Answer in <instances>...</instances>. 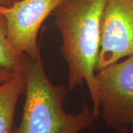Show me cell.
I'll list each match as a JSON object with an SVG mask.
<instances>
[{
    "instance_id": "6da1fadb",
    "label": "cell",
    "mask_w": 133,
    "mask_h": 133,
    "mask_svg": "<svg viewBox=\"0 0 133 133\" xmlns=\"http://www.w3.org/2000/svg\"><path fill=\"white\" fill-rule=\"evenodd\" d=\"M107 0H64L52 12L62 38L61 52L68 66L70 90L85 81L95 117L100 109L95 66L100 50L101 20Z\"/></svg>"
},
{
    "instance_id": "7a4b0ae2",
    "label": "cell",
    "mask_w": 133,
    "mask_h": 133,
    "mask_svg": "<svg viewBox=\"0 0 133 133\" xmlns=\"http://www.w3.org/2000/svg\"><path fill=\"white\" fill-rule=\"evenodd\" d=\"M24 75L25 100L16 133H78L97 119L86 104L78 114L65 112V87L54 85L50 81L41 55L30 59Z\"/></svg>"
},
{
    "instance_id": "3957f363",
    "label": "cell",
    "mask_w": 133,
    "mask_h": 133,
    "mask_svg": "<svg viewBox=\"0 0 133 133\" xmlns=\"http://www.w3.org/2000/svg\"><path fill=\"white\" fill-rule=\"evenodd\" d=\"M99 116L117 131L133 126V55L95 74Z\"/></svg>"
},
{
    "instance_id": "277c9868",
    "label": "cell",
    "mask_w": 133,
    "mask_h": 133,
    "mask_svg": "<svg viewBox=\"0 0 133 133\" xmlns=\"http://www.w3.org/2000/svg\"><path fill=\"white\" fill-rule=\"evenodd\" d=\"M133 55V0H107L95 72Z\"/></svg>"
},
{
    "instance_id": "5b68a950",
    "label": "cell",
    "mask_w": 133,
    "mask_h": 133,
    "mask_svg": "<svg viewBox=\"0 0 133 133\" xmlns=\"http://www.w3.org/2000/svg\"><path fill=\"white\" fill-rule=\"evenodd\" d=\"M64 0H18L0 6L8 24V36L15 50L36 58L41 55L37 36L43 22Z\"/></svg>"
},
{
    "instance_id": "8992f818",
    "label": "cell",
    "mask_w": 133,
    "mask_h": 133,
    "mask_svg": "<svg viewBox=\"0 0 133 133\" xmlns=\"http://www.w3.org/2000/svg\"><path fill=\"white\" fill-rule=\"evenodd\" d=\"M25 90L24 72L18 73L0 85V133H13L16 107Z\"/></svg>"
},
{
    "instance_id": "52a82bcc",
    "label": "cell",
    "mask_w": 133,
    "mask_h": 133,
    "mask_svg": "<svg viewBox=\"0 0 133 133\" xmlns=\"http://www.w3.org/2000/svg\"><path fill=\"white\" fill-rule=\"evenodd\" d=\"M30 59L27 55L15 50L10 43L7 21L0 13V66L15 73H23Z\"/></svg>"
},
{
    "instance_id": "ba28073f",
    "label": "cell",
    "mask_w": 133,
    "mask_h": 133,
    "mask_svg": "<svg viewBox=\"0 0 133 133\" xmlns=\"http://www.w3.org/2000/svg\"><path fill=\"white\" fill-rule=\"evenodd\" d=\"M16 74H18V73L13 72L10 71L0 66V85L10 80Z\"/></svg>"
},
{
    "instance_id": "9c48e42d",
    "label": "cell",
    "mask_w": 133,
    "mask_h": 133,
    "mask_svg": "<svg viewBox=\"0 0 133 133\" xmlns=\"http://www.w3.org/2000/svg\"><path fill=\"white\" fill-rule=\"evenodd\" d=\"M18 0H0V6H10Z\"/></svg>"
},
{
    "instance_id": "30bf717a",
    "label": "cell",
    "mask_w": 133,
    "mask_h": 133,
    "mask_svg": "<svg viewBox=\"0 0 133 133\" xmlns=\"http://www.w3.org/2000/svg\"><path fill=\"white\" fill-rule=\"evenodd\" d=\"M118 132V133H130V129L129 127H124L121 130H119Z\"/></svg>"
},
{
    "instance_id": "8fae6325",
    "label": "cell",
    "mask_w": 133,
    "mask_h": 133,
    "mask_svg": "<svg viewBox=\"0 0 133 133\" xmlns=\"http://www.w3.org/2000/svg\"><path fill=\"white\" fill-rule=\"evenodd\" d=\"M130 133H133V126L131 127V130H130Z\"/></svg>"
}]
</instances>
